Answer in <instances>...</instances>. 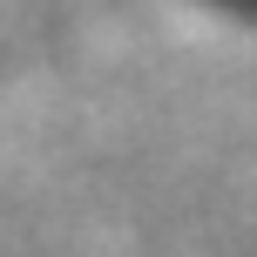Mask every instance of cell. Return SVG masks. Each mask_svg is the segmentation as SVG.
Segmentation results:
<instances>
[{
    "instance_id": "1",
    "label": "cell",
    "mask_w": 257,
    "mask_h": 257,
    "mask_svg": "<svg viewBox=\"0 0 257 257\" xmlns=\"http://www.w3.org/2000/svg\"><path fill=\"white\" fill-rule=\"evenodd\" d=\"M230 7H257V0H230Z\"/></svg>"
}]
</instances>
